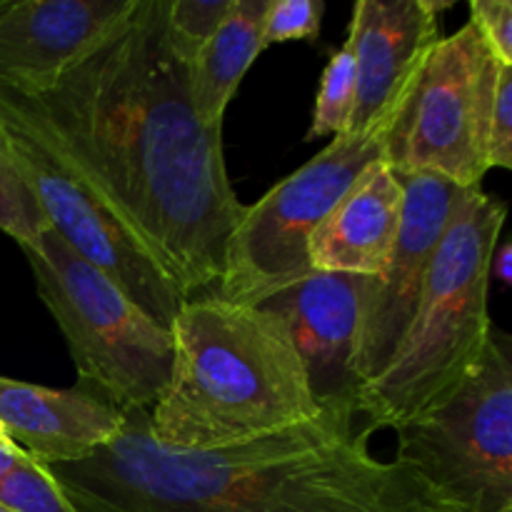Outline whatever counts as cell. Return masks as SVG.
I'll return each instance as SVG.
<instances>
[{"label": "cell", "mask_w": 512, "mask_h": 512, "mask_svg": "<svg viewBox=\"0 0 512 512\" xmlns=\"http://www.w3.org/2000/svg\"><path fill=\"white\" fill-rule=\"evenodd\" d=\"M488 170L512 168V65H503L485 130Z\"/></svg>", "instance_id": "7402d4cb"}, {"label": "cell", "mask_w": 512, "mask_h": 512, "mask_svg": "<svg viewBox=\"0 0 512 512\" xmlns=\"http://www.w3.org/2000/svg\"><path fill=\"white\" fill-rule=\"evenodd\" d=\"M25 93L180 298L215 288L245 205L225 168L223 128L195 115L168 0H135L50 88Z\"/></svg>", "instance_id": "6da1fadb"}, {"label": "cell", "mask_w": 512, "mask_h": 512, "mask_svg": "<svg viewBox=\"0 0 512 512\" xmlns=\"http://www.w3.org/2000/svg\"><path fill=\"white\" fill-rule=\"evenodd\" d=\"M135 0H0V75L18 88H50Z\"/></svg>", "instance_id": "4fadbf2b"}, {"label": "cell", "mask_w": 512, "mask_h": 512, "mask_svg": "<svg viewBox=\"0 0 512 512\" xmlns=\"http://www.w3.org/2000/svg\"><path fill=\"white\" fill-rule=\"evenodd\" d=\"M385 130L333 138L258 203L245 205L225 245L223 275L213 295L260 305L313 273L310 238L360 175L383 160Z\"/></svg>", "instance_id": "9c48e42d"}, {"label": "cell", "mask_w": 512, "mask_h": 512, "mask_svg": "<svg viewBox=\"0 0 512 512\" xmlns=\"http://www.w3.org/2000/svg\"><path fill=\"white\" fill-rule=\"evenodd\" d=\"M503 65L470 20L440 38L388 123L383 163L398 175L430 173L460 188H480L488 173L485 130Z\"/></svg>", "instance_id": "ba28073f"}, {"label": "cell", "mask_w": 512, "mask_h": 512, "mask_svg": "<svg viewBox=\"0 0 512 512\" xmlns=\"http://www.w3.org/2000/svg\"><path fill=\"white\" fill-rule=\"evenodd\" d=\"M455 3L438 0H358L348 30L358 70V98L345 135L388 128L415 70L438 43L440 13Z\"/></svg>", "instance_id": "8fae6325"}, {"label": "cell", "mask_w": 512, "mask_h": 512, "mask_svg": "<svg viewBox=\"0 0 512 512\" xmlns=\"http://www.w3.org/2000/svg\"><path fill=\"white\" fill-rule=\"evenodd\" d=\"M170 338V380L148 410V433L163 448L248 443L323 413L288 325L263 305L190 298Z\"/></svg>", "instance_id": "3957f363"}, {"label": "cell", "mask_w": 512, "mask_h": 512, "mask_svg": "<svg viewBox=\"0 0 512 512\" xmlns=\"http://www.w3.org/2000/svg\"><path fill=\"white\" fill-rule=\"evenodd\" d=\"M0 512H10V510H5V508H0Z\"/></svg>", "instance_id": "484cf974"}, {"label": "cell", "mask_w": 512, "mask_h": 512, "mask_svg": "<svg viewBox=\"0 0 512 512\" xmlns=\"http://www.w3.org/2000/svg\"><path fill=\"white\" fill-rule=\"evenodd\" d=\"M508 205L470 188L450 218L413 320L383 373L355 393L368 430H398L448 403L480 368L493 335L490 265Z\"/></svg>", "instance_id": "277c9868"}, {"label": "cell", "mask_w": 512, "mask_h": 512, "mask_svg": "<svg viewBox=\"0 0 512 512\" xmlns=\"http://www.w3.org/2000/svg\"><path fill=\"white\" fill-rule=\"evenodd\" d=\"M323 13V0H270L263 23L265 48L288 40H315Z\"/></svg>", "instance_id": "44dd1931"}, {"label": "cell", "mask_w": 512, "mask_h": 512, "mask_svg": "<svg viewBox=\"0 0 512 512\" xmlns=\"http://www.w3.org/2000/svg\"><path fill=\"white\" fill-rule=\"evenodd\" d=\"M365 285V275L313 270L260 303L288 325L320 408H348L355 413L358 383L353 375V353Z\"/></svg>", "instance_id": "7c38bea8"}, {"label": "cell", "mask_w": 512, "mask_h": 512, "mask_svg": "<svg viewBox=\"0 0 512 512\" xmlns=\"http://www.w3.org/2000/svg\"><path fill=\"white\" fill-rule=\"evenodd\" d=\"M398 175V173H395ZM403 185V218L383 273L368 278L353 353L355 383L378 378L403 343L423 293L435 248L470 188L440 175H398Z\"/></svg>", "instance_id": "30bf717a"}, {"label": "cell", "mask_w": 512, "mask_h": 512, "mask_svg": "<svg viewBox=\"0 0 512 512\" xmlns=\"http://www.w3.org/2000/svg\"><path fill=\"white\" fill-rule=\"evenodd\" d=\"M43 210L30 193L18 170L0 153V230L15 240L20 248H33L48 230Z\"/></svg>", "instance_id": "d6986e66"}, {"label": "cell", "mask_w": 512, "mask_h": 512, "mask_svg": "<svg viewBox=\"0 0 512 512\" xmlns=\"http://www.w3.org/2000/svg\"><path fill=\"white\" fill-rule=\"evenodd\" d=\"M0 508L10 512H75L45 465L20 453L0 480Z\"/></svg>", "instance_id": "ac0fdd59"}, {"label": "cell", "mask_w": 512, "mask_h": 512, "mask_svg": "<svg viewBox=\"0 0 512 512\" xmlns=\"http://www.w3.org/2000/svg\"><path fill=\"white\" fill-rule=\"evenodd\" d=\"M270 0H233L213 38L190 65V98L208 128H223L240 80L265 50L263 23Z\"/></svg>", "instance_id": "2e32d148"}, {"label": "cell", "mask_w": 512, "mask_h": 512, "mask_svg": "<svg viewBox=\"0 0 512 512\" xmlns=\"http://www.w3.org/2000/svg\"><path fill=\"white\" fill-rule=\"evenodd\" d=\"M395 463L443 512H512V355L493 328L480 368L423 418L400 425Z\"/></svg>", "instance_id": "52a82bcc"}, {"label": "cell", "mask_w": 512, "mask_h": 512, "mask_svg": "<svg viewBox=\"0 0 512 512\" xmlns=\"http://www.w3.org/2000/svg\"><path fill=\"white\" fill-rule=\"evenodd\" d=\"M470 23L480 30L500 63L512 65V3L510 0H470Z\"/></svg>", "instance_id": "603a6c76"}, {"label": "cell", "mask_w": 512, "mask_h": 512, "mask_svg": "<svg viewBox=\"0 0 512 512\" xmlns=\"http://www.w3.org/2000/svg\"><path fill=\"white\" fill-rule=\"evenodd\" d=\"M120 425L123 410L93 385L53 390L0 375V430L45 468L80 463L110 443Z\"/></svg>", "instance_id": "5bb4252c"}, {"label": "cell", "mask_w": 512, "mask_h": 512, "mask_svg": "<svg viewBox=\"0 0 512 512\" xmlns=\"http://www.w3.org/2000/svg\"><path fill=\"white\" fill-rule=\"evenodd\" d=\"M233 0H168V30L173 48L188 65L198 58L228 15Z\"/></svg>", "instance_id": "ffe728a7"}, {"label": "cell", "mask_w": 512, "mask_h": 512, "mask_svg": "<svg viewBox=\"0 0 512 512\" xmlns=\"http://www.w3.org/2000/svg\"><path fill=\"white\" fill-rule=\"evenodd\" d=\"M0 153L35 195L50 228L75 253L108 275L148 318L170 330L185 303L175 283L80 173L75 160L43 123L28 93L3 75Z\"/></svg>", "instance_id": "8992f818"}, {"label": "cell", "mask_w": 512, "mask_h": 512, "mask_svg": "<svg viewBox=\"0 0 512 512\" xmlns=\"http://www.w3.org/2000/svg\"><path fill=\"white\" fill-rule=\"evenodd\" d=\"M0 435H3V430H0Z\"/></svg>", "instance_id": "4316f807"}, {"label": "cell", "mask_w": 512, "mask_h": 512, "mask_svg": "<svg viewBox=\"0 0 512 512\" xmlns=\"http://www.w3.org/2000/svg\"><path fill=\"white\" fill-rule=\"evenodd\" d=\"M355 98H358V70H355L353 50L348 40L343 48L335 50L328 58V65L320 78L318 98L313 108V123H310L308 140L325 138V135L348 133L350 118L355 110Z\"/></svg>", "instance_id": "e0dca14e"}, {"label": "cell", "mask_w": 512, "mask_h": 512, "mask_svg": "<svg viewBox=\"0 0 512 512\" xmlns=\"http://www.w3.org/2000/svg\"><path fill=\"white\" fill-rule=\"evenodd\" d=\"M18 455H20V450L15 448V445L10 443V440L5 438V435H0V480H3L5 470H8L10 465H13V460L18 458Z\"/></svg>", "instance_id": "d4e9b609"}, {"label": "cell", "mask_w": 512, "mask_h": 512, "mask_svg": "<svg viewBox=\"0 0 512 512\" xmlns=\"http://www.w3.org/2000/svg\"><path fill=\"white\" fill-rule=\"evenodd\" d=\"M23 253L80 383L93 385L120 410L153 408L173 368L170 330L148 318L53 228Z\"/></svg>", "instance_id": "5b68a950"}, {"label": "cell", "mask_w": 512, "mask_h": 512, "mask_svg": "<svg viewBox=\"0 0 512 512\" xmlns=\"http://www.w3.org/2000/svg\"><path fill=\"white\" fill-rule=\"evenodd\" d=\"M490 278H498L503 283H510L512 280V248L508 243L495 248L493 265H490Z\"/></svg>", "instance_id": "cb8c5ba5"}, {"label": "cell", "mask_w": 512, "mask_h": 512, "mask_svg": "<svg viewBox=\"0 0 512 512\" xmlns=\"http://www.w3.org/2000/svg\"><path fill=\"white\" fill-rule=\"evenodd\" d=\"M403 218V185L380 160L360 175L308 245L310 268L318 273H383Z\"/></svg>", "instance_id": "9a60e30c"}, {"label": "cell", "mask_w": 512, "mask_h": 512, "mask_svg": "<svg viewBox=\"0 0 512 512\" xmlns=\"http://www.w3.org/2000/svg\"><path fill=\"white\" fill-rule=\"evenodd\" d=\"M348 408L248 443L175 450L123 410L118 435L80 463L50 465L75 512H443L403 465L380 463Z\"/></svg>", "instance_id": "7a4b0ae2"}]
</instances>
